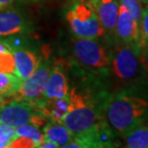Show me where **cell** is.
Returning <instances> with one entry per match:
<instances>
[{
    "label": "cell",
    "instance_id": "cell-1",
    "mask_svg": "<svg viewBox=\"0 0 148 148\" xmlns=\"http://www.w3.org/2000/svg\"><path fill=\"white\" fill-rule=\"evenodd\" d=\"M90 87H73L69 92L68 112L62 124L71 132L74 140L81 146L101 125L107 122L105 103L109 92Z\"/></svg>",
    "mask_w": 148,
    "mask_h": 148
},
{
    "label": "cell",
    "instance_id": "cell-2",
    "mask_svg": "<svg viewBox=\"0 0 148 148\" xmlns=\"http://www.w3.org/2000/svg\"><path fill=\"white\" fill-rule=\"evenodd\" d=\"M105 116L110 126L121 138L148 121V85L122 88L109 93Z\"/></svg>",
    "mask_w": 148,
    "mask_h": 148
},
{
    "label": "cell",
    "instance_id": "cell-3",
    "mask_svg": "<svg viewBox=\"0 0 148 148\" xmlns=\"http://www.w3.org/2000/svg\"><path fill=\"white\" fill-rule=\"evenodd\" d=\"M110 44H103L97 39L78 38L72 42L75 65L88 75L93 83L101 85V80L111 74L112 49Z\"/></svg>",
    "mask_w": 148,
    "mask_h": 148
},
{
    "label": "cell",
    "instance_id": "cell-4",
    "mask_svg": "<svg viewBox=\"0 0 148 148\" xmlns=\"http://www.w3.org/2000/svg\"><path fill=\"white\" fill-rule=\"evenodd\" d=\"M112 46L111 73L121 89L148 85V72L140 58L141 47L116 42Z\"/></svg>",
    "mask_w": 148,
    "mask_h": 148
},
{
    "label": "cell",
    "instance_id": "cell-5",
    "mask_svg": "<svg viewBox=\"0 0 148 148\" xmlns=\"http://www.w3.org/2000/svg\"><path fill=\"white\" fill-rule=\"evenodd\" d=\"M66 19L75 37L97 39L105 36L95 9L89 0H80L73 4L66 12Z\"/></svg>",
    "mask_w": 148,
    "mask_h": 148
},
{
    "label": "cell",
    "instance_id": "cell-6",
    "mask_svg": "<svg viewBox=\"0 0 148 148\" xmlns=\"http://www.w3.org/2000/svg\"><path fill=\"white\" fill-rule=\"evenodd\" d=\"M46 121L41 111L30 102L12 99L0 106V123L12 128L27 123L41 127Z\"/></svg>",
    "mask_w": 148,
    "mask_h": 148
},
{
    "label": "cell",
    "instance_id": "cell-7",
    "mask_svg": "<svg viewBox=\"0 0 148 148\" xmlns=\"http://www.w3.org/2000/svg\"><path fill=\"white\" fill-rule=\"evenodd\" d=\"M53 66L49 53L44 51L36 71L29 77L22 81L19 90L12 96V99L23 100L36 106L43 99V92Z\"/></svg>",
    "mask_w": 148,
    "mask_h": 148
},
{
    "label": "cell",
    "instance_id": "cell-8",
    "mask_svg": "<svg viewBox=\"0 0 148 148\" xmlns=\"http://www.w3.org/2000/svg\"><path fill=\"white\" fill-rule=\"evenodd\" d=\"M115 42L141 47L138 22L134 19L127 9L121 4L119 7V15L115 29Z\"/></svg>",
    "mask_w": 148,
    "mask_h": 148
},
{
    "label": "cell",
    "instance_id": "cell-9",
    "mask_svg": "<svg viewBox=\"0 0 148 148\" xmlns=\"http://www.w3.org/2000/svg\"><path fill=\"white\" fill-rule=\"evenodd\" d=\"M69 92L66 64L63 60L53 61L43 92V99H60L69 96Z\"/></svg>",
    "mask_w": 148,
    "mask_h": 148
},
{
    "label": "cell",
    "instance_id": "cell-10",
    "mask_svg": "<svg viewBox=\"0 0 148 148\" xmlns=\"http://www.w3.org/2000/svg\"><path fill=\"white\" fill-rule=\"evenodd\" d=\"M96 11L97 18L108 37V43L115 42V29L119 15V0H89Z\"/></svg>",
    "mask_w": 148,
    "mask_h": 148
},
{
    "label": "cell",
    "instance_id": "cell-11",
    "mask_svg": "<svg viewBox=\"0 0 148 148\" xmlns=\"http://www.w3.org/2000/svg\"><path fill=\"white\" fill-rule=\"evenodd\" d=\"M11 52L14 58L15 75L23 81L36 71L41 56H39L38 53L31 48L28 43L12 50Z\"/></svg>",
    "mask_w": 148,
    "mask_h": 148
},
{
    "label": "cell",
    "instance_id": "cell-12",
    "mask_svg": "<svg viewBox=\"0 0 148 148\" xmlns=\"http://www.w3.org/2000/svg\"><path fill=\"white\" fill-rule=\"evenodd\" d=\"M30 32V22L20 12L14 9H8L0 12V37L6 38Z\"/></svg>",
    "mask_w": 148,
    "mask_h": 148
},
{
    "label": "cell",
    "instance_id": "cell-13",
    "mask_svg": "<svg viewBox=\"0 0 148 148\" xmlns=\"http://www.w3.org/2000/svg\"><path fill=\"white\" fill-rule=\"evenodd\" d=\"M69 104H70V99L69 96H67L60 99H43L36 107L41 111L47 119L58 123H62L63 119L68 112Z\"/></svg>",
    "mask_w": 148,
    "mask_h": 148
},
{
    "label": "cell",
    "instance_id": "cell-14",
    "mask_svg": "<svg viewBox=\"0 0 148 148\" xmlns=\"http://www.w3.org/2000/svg\"><path fill=\"white\" fill-rule=\"evenodd\" d=\"M43 137L45 141H53L58 146L74 140L73 135L62 123L49 121L43 126Z\"/></svg>",
    "mask_w": 148,
    "mask_h": 148
},
{
    "label": "cell",
    "instance_id": "cell-15",
    "mask_svg": "<svg viewBox=\"0 0 148 148\" xmlns=\"http://www.w3.org/2000/svg\"><path fill=\"white\" fill-rule=\"evenodd\" d=\"M123 138L126 148H148V121L132 129Z\"/></svg>",
    "mask_w": 148,
    "mask_h": 148
},
{
    "label": "cell",
    "instance_id": "cell-16",
    "mask_svg": "<svg viewBox=\"0 0 148 148\" xmlns=\"http://www.w3.org/2000/svg\"><path fill=\"white\" fill-rule=\"evenodd\" d=\"M22 81L15 75L0 72V96L12 100V96L19 90Z\"/></svg>",
    "mask_w": 148,
    "mask_h": 148
},
{
    "label": "cell",
    "instance_id": "cell-17",
    "mask_svg": "<svg viewBox=\"0 0 148 148\" xmlns=\"http://www.w3.org/2000/svg\"><path fill=\"white\" fill-rule=\"evenodd\" d=\"M15 130V137H26L29 138L31 140H33L36 144L38 147L42 143H44V137L43 134L39 131L38 127L34 126L33 124L27 123V124H22L20 126H17L14 128Z\"/></svg>",
    "mask_w": 148,
    "mask_h": 148
},
{
    "label": "cell",
    "instance_id": "cell-18",
    "mask_svg": "<svg viewBox=\"0 0 148 148\" xmlns=\"http://www.w3.org/2000/svg\"><path fill=\"white\" fill-rule=\"evenodd\" d=\"M0 72L15 75V63L12 52L6 51L0 53Z\"/></svg>",
    "mask_w": 148,
    "mask_h": 148
},
{
    "label": "cell",
    "instance_id": "cell-19",
    "mask_svg": "<svg viewBox=\"0 0 148 148\" xmlns=\"http://www.w3.org/2000/svg\"><path fill=\"white\" fill-rule=\"evenodd\" d=\"M119 3L127 9L130 14L138 24L141 16V12H143L140 0H119Z\"/></svg>",
    "mask_w": 148,
    "mask_h": 148
},
{
    "label": "cell",
    "instance_id": "cell-20",
    "mask_svg": "<svg viewBox=\"0 0 148 148\" xmlns=\"http://www.w3.org/2000/svg\"><path fill=\"white\" fill-rule=\"evenodd\" d=\"M141 47L148 45V7L143 9L141 16L138 22Z\"/></svg>",
    "mask_w": 148,
    "mask_h": 148
},
{
    "label": "cell",
    "instance_id": "cell-21",
    "mask_svg": "<svg viewBox=\"0 0 148 148\" xmlns=\"http://www.w3.org/2000/svg\"><path fill=\"white\" fill-rule=\"evenodd\" d=\"M15 135L14 128L5 125L4 129L0 132V148H5L10 145Z\"/></svg>",
    "mask_w": 148,
    "mask_h": 148
},
{
    "label": "cell",
    "instance_id": "cell-22",
    "mask_svg": "<svg viewBox=\"0 0 148 148\" xmlns=\"http://www.w3.org/2000/svg\"><path fill=\"white\" fill-rule=\"evenodd\" d=\"M12 148H36V143L26 137H15L11 143Z\"/></svg>",
    "mask_w": 148,
    "mask_h": 148
},
{
    "label": "cell",
    "instance_id": "cell-23",
    "mask_svg": "<svg viewBox=\"0 0 148 148\" xmlns=\"http://www.w3.org/2000/svg\"><path fill=\"white\" fill-rule=\"evenodd\" d=\"M140 58H141V61H143L144 67H145L146 71L148 72V45L141 47Z\"/></svg>",
    "mask_w": 148,
    "mask_h": 148
},
{
    "label": "cell",
    "instance_id": "cell-24",
    "mask_svg": "<svg viewBox=\"0 0 148 148\" xmlns=\"http://www.w3.org/2000/svg\"><path fill=\"white\" fill-rule=\"evenodd\" d=\"M58 148H83V147L81 146L78 143H77L75 140H72V141H70V143H65V144H63V145H60Z\"/></svg>",
    "mask_w": 148,
    "mask_h": 148
},
{
    "label": "cell",
    "instance_id": "cell-25",
    "mask_svg": "<svg viewBox=\"0 0 148 148\" xmlns=\"http://www.w3.org/2000/svg\"><path fill=\"white\" fill-rule=\"evenodd\" d=\"M36 148H58V144L53 141H44Z\"/></svg>",
    "mask_w": 148,
    "mask_h": 148
},
{
    "label": "cell",
    "instance_id": "cell-26",
    "mask_svg": "<svg viewBox=\"0 0 148 148\" xmlns=\"http://www.w3.org/2000/svg\"><path fill=\"white\" fill-rule=\"evenodd\" d=\"M14 0H0V11H3L7 9L9 6L12 4Z\"/></svg>",
    "mask_w": 148,
    "mask_h": 148
},
{
    "label": "cell",
    "instance_id": "cell-27",
    "mask_svg": "<svg viewBox=\"0 0 148 148\" xmlns=\"http://www.w3.org/2000/svg\"><path fill=\"white\" fill-rule=\"evenodd\" d=\"M6 51H9L8 47L6 46L5 42L3 40H0V53L1 52H6Z\"/></svg>",
    "mask_w": 148,
    "mask_h": 148
},
{
    "label": "cell",
    "instance_id": "cell-28",
    "mask_svg": "<svg viewBox=\"0 0 148 148\" xmlns=\"http://www.w3.org/2000/svg\"><path fill=\"white\" fill-rule=\"evenodd\" d=\"M8 101H9V99H5V97H3L0 96V106L3 105V104H5V103L8 102Z\"/></svg>",
    "mask_w": 148,
    "mask_h": 148
},
{
    "label": "cell",
    "instance_id": "cell-29",
    "mask_svg": "<svg viewBox=\"0 0 148 148\" xmlns=\"http://www.w3.org/2000/svg\"><path fill=\"white\" fill-rule=\"evenodd\" d=\"M4 127H5V124H1V123H0V132H1L3 129H4Z\"/></svg>",
    "mask_w": 148,
    "mask_h": 148
},
{
    "label": "cell",
    "instance_id": "cell-30",
    "mask_svg": "<svg viewBox=\"0 0 148 148\" xmlns=\"http://www.w3.org/2000/svg\"><path fill=\"white\" fill-rule=\"evenodd\" d=\"M140 2L145 3V4H148V0H140Z\"/></svg>",
    "mask_w": 148,
    "mask_h": 148
},
{
    "label": "cell",
    "instance_id": "cell-31",
    "mask_svg": "<svg viewBox=\"0 0 148 148\" xmlns=\"http://www.w3.org/2000/svg\"><path fill=\"white\" fill-rule=\"evenodd\" d=\"M31 1H33V2H37V1H41V0H31Z\"/></svg>",
    "mask_w": 148,
    "mask_h": 148
},
{
    "label": "cell",
    "instance_id": "cell-32",
    "mask_svg": "<svg viewBox=\"0 0 148 148\" xmlns=\"http://www.w3.org/2000/svg\"><path fill=\"white\" fill-rule=\"evenodd\" d=\"M99 148H116V147H99Z\"/></svg>",
    "mask_w": 148,
    "mask_h": 148
},
{
    "label": "cell",
    "instance_id": "cell-33",
    "mask_svg": "<svg viewBox=\"0 0 148 148\" xmlns=\"http://www.w3.org/2000/svg\"><path fill=\"white\" fill-rule=\"evenodd\" d=\"M5 148H12V147H11V145H8L7 147H5Z\"/></svg>",
    "mask_w": 148,
    "mask_h": 148
},
{
    "label": "cell",
    "instance_id": "cell-34",
    "mask_svg": "<svg viewBox=\"0 0 148 148\" xmlns=\"http://www.w3.org/2000/svg\"><path fill=\"white\" fill-rule=\"evenodd\" d=\"M75 1H80V0H75Z\"/></svg>",
    "mask_w": 148,
    "mask_h": 148
}]
</instances>
